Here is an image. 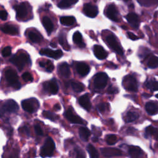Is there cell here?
<instances>
[{
    "mask_svg": "<svg viewBox=\"0 0 158 158\" xmlns=\"http://www.w3.org/2000/svg\"><path fill=\"white\" fill-rule=\"evenodd\" d=\"M5 78L8 85L15 89H19L21 87V85L19 81V77L18 74L12 69H8L5 71Z\"/></svg>",
    "mask_w": 158,
    "mask_h": 158,
    "instance_id": "6da1fadb",
    "label": "cell"
},
{
    "mask_svg": "<svg viewBox=\"0 0 158 158\" xmlns=\"http://www.w3.org/2000/svg\"><path fill=\"white\" fill-rule=\"evenodd\" d=\"M9 61L14 66H16L19 70H22L25 64L29 63L30 57L26 53H21L19 54L12 56Z\"/></svg>",
    "mask_w": 158,
    "mask_h": 158,
    "instance_id": "7a4b0ae2",
    "label": "cell"
},
{
    "mask_svg": "<svg viewBox=\"0 0 158 158\" xmlns=\"http://www.w3.org/2000/svg\"><path fill=\"white\" fill-rule=\"evenodd\" d=\"M55 150V143L51 137H48L44 145L41 148L40 155L41 157H50L53 155Z\"/></svg>",
    "mask_w": 158,
    "mask_h": 158,
    "instance_id": "3957f363",
    "label": "cell"
},
{
    "mask_svg": "<svg viewBox=\"0 0 158 158\" xmlns=\"http://www.w3.org/2000/svg\"><path fill=\"white\" fill-rule=\"evenodd\" d=\"M21 105L25 111L31 114L36 112L40 107V104L36 98L25 99L22 102Z\"/></svg>",
    "mask_w": 158,
    "mask_h": 158,
    "instance_id": "277c9868",
    "label": "cell"
},
{
    "mask_svg": "<svg viewBox=\"0 0 158 158\" xmlns=\"http://www.w3.org/2000/svg\"><path fill=\"white\" fill-rule=\"evenodd\" d=\"M123 87L129 92H136L138 91V83L136 79L132 76H127L123 80Z\"/></svg>",
    "mask_w": 158,
    "mask_h": 158,
    "instance_id": "5b68a950",
    "label": "cell"
},
{
    "mask_svg": "<svg viewBox=\"0 0 158 158\" xmlns=\"http://www.w3.org/2000/svg\"><path fill=\"white\" fill-rule=\"evenodd\" d=\"M108 76L106 73H99L94 77L93 83L95 87L98 90L103 89L107 85Z\"/></svg>",
    "mask_w": 158,
    "mask_h": 158,
    "instance_id": "8992f818",
    "label": "cell"
},
{
    "mask_svg": "<svg viewBox=\"0 0 158 158\" xmlns=\"http://www.w3.org/2000/svg\"><path fill=\"white\" fill-rule=\"evenodd\" d=\"M106 41L110 48L114 50L115 52L117 53L118 54L123 55V50L121 47L118 44L117 39L114 35L111 34L107 36Z\"/></svg>",
    "mask_w": 158,
    "mask_h": 158,
    "instance_id": "52a82bcc",
    "label": "cell"
},
{
    "mask_svg": "<svg viewBox=\"0 0 158 158\" xmlns=\"http://www.w3.org/2000/svg\"><path fill=\"white\" fill-rule=\"evenodd\" d=\"M19 110V106L16 102L12 99H9L3 104L1 109V114L3 115V113H14Z\"/></svg>",
    "mask_w": 158,
    "mask_h": 158,
    "instance_id": "ba28073f",
    "label": "cell"
},
{
    "mask_svg": "<svg viewBox=\"0 0 158 158\" xmlns=\"http://www.w3.org/2000/svg\"><path fill=\"white\" fill-rule=\"evenodd\" d=\"M40 54L43 56H47L54 60H58L63 56V53L61 50H52L48 48L41 49L40 51Z\"/></svg>",
    "mask_w": 158,
    "mask_h": 158,
    "instance_id": "9c48e42d",
    "label": "cell"
},
{
    "mask_svg": "<svg viewBox=\"0 0 158 158\" xmlns=\"http://www.w3.org/2000/svg\"><path fill=\"white\" fill-rule=\"evenodd\" d=\"M106 16L111 21L114 22H118L119 19V12L114 5H109L105 11Z\"/></svg>",
    "mask_w": 158,
    "mask_h": 158,
    "instance_id": "30bf717a",
    "label": "cell"
},
{
    "mask_svg": "<svg viewBox=\"0 0 158 158\" xmlns=\"http://www.w3.org/2000/svg\"><path fill=\"white\" fill-rule=\"evenodd\" d=\"M44 89L47 92H50L51 94L55 95L59 91V87L57 81L55 79H53L48 82H45L43 85Z\"/></svg>",
    "mask_w": 158,
    "mask_h": 158,
    "instance_id": "8fae6325",
    "label": "cell"
},
{
    "mask_svg": "<svg viewBox=\"0 0 158 158\" xmlns=\"http://www.w3.org/2000/svg\"><path fill=\"white\" fill-rule=\"evenodd\" d=\"M83 11L86 16L90 18H95L98 14V8L96 6H94L90 3L84 5Z\"/></svg>",
    "mask_w": 158,
    "mask_h": 158,
    "instance_id": "7c38bea8",
    "label": "cell"
},
{
    "mask_svg": "<svg viewBox=\"0 0 158 158\" xmlns=\"http://www.w3.org/2000/svg\"><path fill=\"white\" fill-rule=\"evenodd\" d=\"M65 116L67 118V119L71 123L77 124H84L85 123V122L83 121L79 116L74 114L70 109H69L65 112Z\"/></svg>",
    "mask_w": 158,
    "mask_h": 158,
    "instance_id": "4fadbf2b",
    "label": "cell"
},
{
    "mask_svg": "<svg viewBox=\"0 0 158 158\" xmlns=\"http://www.w3.org/2000/svg\"><path fill=\"white\" fill-rule=\"evenodd\" d=\"M14 9L16 11V16L18 19H22L27 16L28 14V11L25 3H22L19 5L14 6Z\"/></svg>",
    "mask_w": 158,
    "mask_h": 158,
    "instance_id": "5bb4252c",
    "label": "cell"
},
{
    "mask_svg": "<svg viewBox=\"0 0 158 158\" xmlns=\"http://www.w3.org/2000/svg\"><path fill=\"white\" fill-rule=\"evenodd\" d=\"M102 153L105 157L120 156L122 155V152L119 149L113 148H105L101 149Z\"/></svg>",
    "mask_w": 158,
    "mask_h": 158,
    "instance_id": "9a60e30c",
    "label": "cell"
},
{
    "mask_svg": "<svg viewBox=\"0 0 158 158\" xmlns=\"http://www.w3.org/2000/svg\"><path fill=\"white\" fill-rule=\"evenodd\" d=\"M93 53L95 56L98 59L100 60H103L106 59L108 57V53L106 50L101 46L95 45L93 47Z\"/></svg>",
    "mask_w": 158,
    "mask_h": 158,
    "instance_id": "2e32d148",
    "label": "cell"
},
{
    "mask_svg": "<svg viewBox=\"0 0 158 158\" xmlns=\"http://www.w3.org/2000/svg\"><path fill=\"white\" fill-rule=\"evenodd\" d=\"M79 103L80 105L87 111H90L92 108V104L88 94L82 95L79 98Z\"/></svg>",
    "mask_w": 158,
    "mask_h": 158,
    "instance_id": "e0dca14e",
    "label": "cell"
},
{
    "mask_svg": "<svg viewBox=\"0 0 158 158\" xmlns=\"http://www.w3.org/2000/svg\"><path fill=\"white\" fill-rule=\"evenodd\" d=\"M2 31L3 32L6 34L11 35H17L19 34L18 28L11 24H5L2 27Z\"/></svg>",
    "mask_w": 158,
    "mask_h": 158,
    "instance_id": "ac0fdd59",
    "label": "cell"
},
{
    "mask_svg": "<svg viewBox=\"0 0 158 158\" xmlns=\"http://www.w3.org/2000/svg\"><path fill=\"white\" fill-rule=\"evenodd\" d=\"M128 22L134 28H138L140 25V20L138 16L135 13H129L125 16Z\"/></svg>",
    "mask_w": 158,
    "mask_h": 158,
    "instance_id": "d6986e66",
    "label": "cell"
},
{
    "mask_svg": "<svg viewBox=\"0 0 158 158\" xmlns=\"http://www.w3.org/2000/svg\"><path fill=\"white\" fill-rule=\"evenodd\" d=\"M76 69L79 75L82 77L87 76L90 73V67L84 63H78L76 65Z\"/></svg>",
    "mask_w": 158,
    "mask_h": 158,
    "instance_id": "ffe728a7",
    "label": "cell"
},
{
    "mask_svg": "<svg viewBox=\"0 0 158 158\" xmlns=\"http://www.w3.org/2000/svg\"><path fill=\"white\" fill-rule=\"evenodd\" d=\"M57 69H58V73L59 74L63 77L64 78H69L70 76V68L67 63H63L60 64L58 67H57Z\"/></svg>",
    "mask_w": 158,
    "mask_h": 158,
    "instance_id": "44dd1931",
    "label": "cell"
},
{
    "mask_svg": "<svg viewBox=\"0 0 158 158\" xmlns=\"http://www.w3.org/2000/svg\"><path fill=\"white\" fill-rule=\"evenodd\" d=\"M42 24L46 29L48 35H50L53 31L54 25L51 20L47 16H45L42 19Z\"/></svg>",
    "mask_w": 158,
    "mask_h": 158,
    "instance_id": "7402d4cb",
    "label": "cell"
},
{
    "mask_svg": "<svg viewBox=\"0 0 158 158\" xmlns=\"http://www.w3.org/2000/svg\"><path fill=\"white\" fill-rule=\"evenodd\" d=\"M128 153L132 157H140L142 156L143 152L138 147L131 146L128 148Z\"/></svg>",
    "mask_w": 158,
    "mask_h": 158,
    "instance_id": "603a6c76",
    "label": "cell"
},
{
    "mask_svg": "<svg viewBox=\"0 0 158 158\" xmlns=\"http://www.w3.org/2000/svg\"><path fill=\"white\" fill-rule=\"evenodd\" d=\"M145 109L150 115H154L158 112V106L154 102H148L145 105Z\"/></svg>",
    "mask_w": 158,
    "mask_h": 158,
    "instance_id": "cb8c5ba5",
    "label": "cell"
},
{
    "mask_svg": "<svg viewBox=\"0 0 158 158\" xmlns=\"http://www.w3.org/2000/svg\"><path fill=\"white\" fill-rule=\"evenodd\" d=\"M79 136L82 140L84 141H87L90 136L91 135V132L89 129L86 127H82L79 130Z\"/></svg>",
    "mask_w": 158,
    "mask_h": 158,
    "instance_id": "d4e9b609",
    "label": "cell"
},
{
    "mask_svg": "<svg viewBox=\"0 0 158 158\" xmlns=\"http://www.w3.org/2000/svg\"><path fill=\"white\" fill-rule=\"evenodd\" d=\"M145 134L147 137L152 136L158 141V129L153 126L148 127L145 130Z\"/></svg>",
    "mask_w": 158,
    "mask_h": 158,
    "instance_id": "484cf974",
    "label": "cell"
},
{
    "mask_svg": "<svg viewBox=\"0 0 158 158\" xmlns=\"http://www.w3.org/2000/svg\"><path fill=\"white\" fill-rule=\"evenodd\" d=\"M79 0H61L57 6L61 9L68 8L76 4Z\"/></svg>",
    "mask_w": 158,
    "mask_h": 158,
    "instance_id": "4316f807",
    "label": "cell"
},
{
    "mask_svg": "<svg viewBox=\"0 0 158 158\" xmlns=\"http://www.w3.org/2000/svg\"><path fill=\"white\" fill-rule=\"evenodd\" d=\"M60 22L65 26H70L76 22V18L73 16H63L60 18Z\"/></svg>",
    "mask_w": 158,
    "mask_h": 158,
    "instance_id": "83f0119b",
    "label": "cell"
},
{
    "mask_svg": "<svg viewBox=\"0 0 158 158\" xmlns=\"http://www.w3.org/2000/svg\"><path fill=\"white\" fill-rule=\"evenodd\" d=\"M73 41L76 44L79 45L80 48H83L85 47V45L82 41V35L80 32L79 31L76 32L73 35Z\"/></svg>",
    "mask_w": 158,
    "mask_h": 158,
    "instance_id": "f1b7e54d",
    "label": "cell"
},
{
    "mask_svg": "<svg viewBox=\"0 0 158 158\" xmlns=\"http://www.w3.org/2000/svg\"><path fill=\"white\" fill-rule=\"evenodd\" d=\"M139 118V114L134 111H130L127 112L125 117V122L127 123L132 122L136 121Z\"/></svg>",
    "mask_w": 158,
    "mask_h": 158,
    "instance_id": "f546056e",
    "label": "cell"
},
{
    "mask_svg": "<svg viewBox=\"0 0 158 158\" xmlns=\"http://www.w3.org/2000/svg\"><path fill=\"white\" fill-rule=\"evenodd\" d=\"M70 84H71L72 89H73V90L74 92H76L77 93L82 92L85 89V86L82 83L72 81Z\"/></svg>",
    "mask_w": 158,
    "mask_h": 158,
    "instance_id": "4dcf8cb0",
    "label": "cell"
},
{
    "mask_svg": "<svg viewBox=\"0 0 158 158\" xmlns=\"http://www.w3.org/2000/svg\"><path fill=\"white\" fill-rule=\"evenodd\" d=\"M146 87L152 92L158 91V82L150 80L145 83Z\"/></svg>",
    "mask_w": 158,
    "mask_h": 158,
    "instance_id": "1f68e13d",
    "label": "cell"
},
{
    "mask_svg": "<svg viewBox=\"0 0 158 158\" xmlns=\"http://www.w3.org/2000/svg\"><path fill=\"white\" fill-rule=\"evenodd\" d=\"M139 4L141 6L150 7L158 5V0H137Z\"/></svg>",
    "mask_w": 158,
    "mask_h": 158,
    "instance_id": "d6a6232c",
    "label": "cell"
},
{
    "mask_svg": "<svg viewBox=\"0 0 158 158\" xmlns=\"http://www.w3.org/2000/svg\"><path fill=\"white\" fill-rule=\"evenodd\" d=\"M28 38L35 44H39L42 40L41 36L34 32H29V34H28Z\"/></svg>",
    "mask_w": 158,
    "mask_h": 158,
    "instance_id": "836d02e7",
    "label": "cell"
},
{
    "mask_svg": "<svg viewBox=\"0 0 158 158\" xmlns=\"http://www.w3.org/2000/svg\"><path fill=\"white\" fill-rule=\"evenodd\" d=\"M148 66L151 69L158 67V57L154 56H151L148 61Z\"/></svg>",
    "mask_w": 158,
    "mask_h": 158,
    "instance_id": "e575fe53",
    "label": "cell"
},
{
    "mask_svg": "<svg viewBox=\"0 0 158 158\" xmlns=\"http://www.w3.org/2000/svg\"><path fill=\"white\" fill-rule=\"evenodd\" d=\"M59 42L60 45L63 47V48L64 49H65L66 50L68 51L70 49V47L69 46L67 40H66V36L64 35V34H61L59 36Z\"/></svg>",
    "mask_w": 158,
    "mask_h": 158,
    "instance_id": "d590c367",
    "label": "cell"
},
{
    "mask_svg": "<svg viewBox=\"0 0 158 158\" xmlns=\"http://www.w3.org/2000/svg\"><path fill=\"white\" fill-rule=\"evenodd\" d=\"M42 114H43V116L45 117L46 118L50 119L51 121H56L59 118V117L57 116L56 114H55L51 112H50V111H45L43 112Z\"/></svg>",
    "mask_w": 158,
    "mask_h": 158,
    "instance_id": "8d00e7d4",
    "label": "cell"
},
{
    "mask_svg": "<svg viewBox=\"0 0 158 158\" xmlns=\"http://www.w3.org/2000/svg\"><path fill=\"white\" fill-rule=\"evenodd\" d=\"M87 151L90 154V157L95 158L99 157V153L96 149L92 145H89L87 147Z\"/></svg>",
    "mask_w": 158,
    "mask_h": 158,
    "instance_id": "74e56055",
    "label": "cell"
},
{
    "mask_svg": "<svg viewBox=\"0 0 158 158\" xmlns=\"http://www.w3.org/2000/svg\"><path fill=\"white\" fill-rule=\"evenodd\" d=\"M106 141L109 145H113L117 143L118 138L115 135H108L106 137Z\"/></svg>",
    "mask_w": 158,
    "mask_h": 158,
    "instance_id": "f35d334b",
    "label": "cell"
},
{
    "mask_svg": "<svg viewBox=\"0 0 158 158\" xmlns=\"http://www.w3.org/2000/svg\"><path fill=\"white\" fill-rule=\"evenodd\" d=\"M22 79L25 81V82H32L34 79H33V77L32 76V74L29 73H25L22 76Z\"/></svg>",
    "mask_w": 158,
    "mask_h": 158,
    "instance_id": "ab89813d",
    "label": "cell"
},
{
    "mask_svg": "<svg viewBox=\"0 0 158 158\" xmlns=\"http://www.w3.org/2000/svg\"><path fill=\"white\" fill-rule=\"evenodd\" d=\"M45 67L46 68V70L47 71L49 72V73H51V72L54 70V66L53 64V63L51 61H47L45 62Z\"/></svg>",
    "mask_w": 158,
    "mask_h": 158,
    "instance_id": "60d3db41",
    "label": "cell"
},
{
    "mask_svg": "<svg viewBox=\"0 0 158 158\" xmlns=\"http://www.w3.org/2000/svg\"><path fill=\"white\" fill-rule=\"evenodd\" d=\"M11 47H6L4 48L2 51V54L3 57H8L11 54Z\"/></svg>",
    "mask_w": 158,
    "mask_h": 158,
    "instance_id": "b9f144b4",
    "label": "cell"
},
{
    "mask_svg": "<svg viewBox=\"0 0 158 158\" xmlns=\"http://www.w3.org/2000/svg\"><path fill=\"white\" fill-rule=\"evenodd\" d=\"M34 129H35V132L37 134V135H40V136H42L43 135H44V132H43L42 129L41 128V127L39 125H35Z\"/></svg>",
    "mask_w": 158,
    "mask_h": 158,
    "instance_id": "7bdbcfd3",
    "label": "cell"
},
{
    "mask_svg": "<svg viewBox=\"0 0 158 158\" xmlns=\"http://www.w3.org/2000/svg\"><path fill=\"white\" fill-rule=\"evenodd\" d=\"M97 109L100 112H103L106 109V105L105 103H100L97 106Z\"/></svg>",
    "mask_w": 158,
    "mask_h": 158,
    "instance_id": "ee69618b",
    "label": "cell"
},
{
    "mask_svg": "<svg viewBox=\"0 0 158 158\" xmlns=\"http://www.w3.org/2000/svg\"><path fill=\"white\" fill-rule=\"evenodd\" d=\"M19 131H21V132L22 133H24L27 135V136L29 137L30 136V131H29V129H28V128L26 126H24L22 128H21L19 129Z\"/></svg>",
    "mask_w": 158,
    "mask_h": 158,
    "instance_id": "f6af8a7d",
    "label": "cell"
},
{
    "mask_svg": "<svg viewBox=\"0 0 158 158\" xmlns=\"http://www.w3.org/2000/svg\"><path fill=\"white\" fill-rule=\"evenodd\" d=\"M118 89L116 87H112V86H111V87L108 89V93L109 94H116L118 93Z\"/></svg>",
    "mask_w": 158,
    "mask_h": 158,
    "instance_id": "bcb514c9",
    "label": "cell"
},
{
    "mask_svg": "<svg viewBox=\"0 0 158 158\" xmlns=\"http://www.w3.org/2000/svg\"><path fill=\"white\" fill-rule=\"evenodd\" d=\"M0 17L2 21H6L8 18V12L5 10H3L0 12Z\"/></svg>",
    "mask_w": 158,
    "mask_h": 158,
    "instance_id": "7dc6e473",
    "label": "cell"
},
{
    "mask_svg": "<svg viewBox=\"0 0 158 158\" xmlns=\"http://www.w3.org/2000/svg\"><path fill=\"white\" fill-rule=\"evenodd\" d=\"M127 35H128V38L131 39V40H137L139 38L137 36H136L134 34H133L132 32H128Z\"/></svg>",
    "mask_w": 158,
    "mask_h": 158,
    "instance_id": "c3c4849f",
    "label": "cell"
},
{
    "mask_svg": "<svg viewBox=\"0 0 158 158\" xmlns=\"http://www.w3.org/2000/svg\"><path fill=\"white\" fill-rule=\"evenodd\" d=\"M76 152H77V157H84V156H85V154H83V152L82 151L80 150V148H79V149L78 148V149L76 150Z\"/></svg>",
    "mask_w": 158,
    "mask_h": 158,
    "instance_id": "681fc988",
    "label": "cell"
},
{
    "mask_svg": "<svg viewBox=\"0 0 158 158\" xmlns=\"http://www.w3.org/2000/svg\"><path fill=\"white\" fill-rule=\"evenodd\" d=\"M54 109L56 111H60L61 109V106L60 105V104H56L54 106Z\"/></svg>",
    "mask_w": 158,
    "mask_h": 158,
    "instance_id": "f907efd6",
    "label": "cell"
},
{
    "mask_svg": "<svg viewBox=\"0 0 158 158\" xmlns=\"http://www.w3.org/2000/svg\"><path fill=\"white\" fill-rule=\"evenodd\" d=\"M39 65L41 67H45V61H40L39 63Z\"/></svg>",
    "mask_w": 158,
    "mask_h": 158,
    "instance_id": "816d5d0a",
    "label": "cell"
},
{
    "mask_svg": "<svg viewBox=\"0 0 158 158\" xmlns=\"http://www.w3.org/2000/svg\"><path fill=\"white\" fill-rule=\"evenodd\" d=\"M50 45H51V47H53V48H56V47H57L56 45L55 44H54V43H53V42H51V43H50Z\"/></svg>",
    "mask_w": 158,
    "mask_h": 158,
    "instance_id": "f5cc1de1",
    "label": "cell"
},
{
    "mask_svg": "<svg viewBox=\"0 0 158 158\" xmlns=\"http://www.w3.org/2000/svg\"><path fill=\"white\" fill-rule=\"evenodd\" d=\"M92 140H93V141H94V142H96V141H98V138H97L96 137H93V139H92Z\"/></svg>",
    "mask_w": 158,
    "mask_h": 158,
    "instance_id": "db71d44e",
    "label": "cell"
},
{
    "mask_svg": "<svg viewBox=\"0 0 158 158\" xmlns=\"http://www.w3.org/2000/svg\"><path fill=\"white\" fill-rule=\"evenodd\" d=\"M124 1L125 2H128V1H130V0H124Z\"/></svg>",
    "mask_w": 158,
    "mask_h": 158,
    "instance_id": "11a10c76",
    "label": "cell"
},
{
    "mask_svg": "<svg viewBox=\"0 0 158 158\" xmlns=\"http://www.w3.org/2000/svg\"><path fill=\"white\" fill-rule=\"evenodd\" d=\"M156 98H158V94H157V95H156Z\"/></svg>",
    "mask_w": 158,
    "mask_h": 158,
    "instance_id": "9f6ffc18",
    "label": "cell"
}]
</instances>
